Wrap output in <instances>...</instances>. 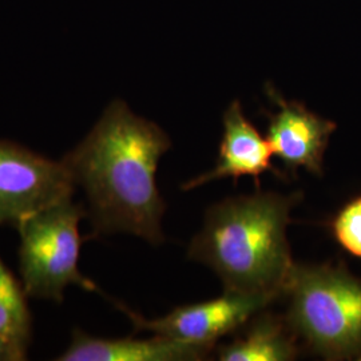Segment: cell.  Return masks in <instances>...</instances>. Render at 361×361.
Masks as SVG:
<instances>
[{
  "mask_svg": "<svg viewBox=\"0 0 361 361\" xmlns=\"http://www.w3.org/2000/svg\"><path fill=\"white\" fill-rule=\"evenodd\" d=\"M26 292L0 259V340L13 349L18 360L26 359L31 338V316Z\"/></svg>",
  "mask_w": 361,
  "mask_h": 361,
  "instance_id": "obj_11",
  "label": "cell"
},
{
  "mask_svg": "<svg viewBox=\"0 0 361 361\" xmlns=\"http://www.w3.org/2000/svg\"><path fill=\"white\" fill-rule=\"evenodd\" d=\"M171 147L153 122L121 101L109 106L86 140L62 161L86 192L94 234L131 233L150 244L165 237L166 204L155 182L161 157Z\"/></svg>",
  "mask_w": 361,
  "mask_h": 361,
  "instance_id": "obj_1",
  "label": "cell"
},
{
  "mask_svg": "<svg viewBox=\"0 0 361 361\" xmlns=\"http://www.w3.org/2000/svg\"><path fill=\"white\" fill-rule=\"evenodd\" d=\"M273 302L276 300L271 297L225 290L217 298L177 307L155 320H146L122 304L116 305L126 313L137 331H147L183 343L216 347L221 337L237 332L252 316L271 307Z\"/></svg>",
  "mask_w": 361,
  "mask_h": 361,
  "instance_id": "obj_6",
  "label": "cell"
},
{
  "mask_svg": "<svg viewBox=\"0 0 361 361\" xmlns=\"http://www.w3.org/2000/svg\"><path fill=\"white\" fill-rule=\"evenodd\" d=\"M302 192H257L209 207L188 256L214 271L229 292L279 301L295 265L286 231Z\"/></svg>",
  "mask_w": 361,
  "mask_h": 361,
  "instance_id": "obj_2",
  "label": "cell"
},
{
  "mask_svg": "<svg viewBox=\"0 0 361 361\" xmlns=\"http://www.w3.org/2000/svg\"><path fill=\"white\" fill-rule=\"evenodd\" d=\"M280 300L302 348L324 360L361 361V279L344 262H295Z\"/></svg>",
  "mask_w": 361,
  "mask_h": 361,
  "instance_id": "obj_3",
  "label": "cell"
},
{
  "mask_svg": "<svg viewBox=\"0 0 361 361\" xmlns=\"http://www.w3.org/2000/svg\"><path fill=\"white\" fill-rule=\"evenodd\" d=\"M336 125L314 116L301 104L281 102V109L271 116L268 142L285 169L295 176L298 169L323 176L324 155Z\"/></svg>",
  "mask_w": 361,
  "mask_h": 361,
  "instance_id": "obj_7",
  "label": "cell"
},
{
  "mask_svg": "<svg viewBox=\"0 0 361 361\" xmlns=\"http://www.w3.org/2000/svg\"><path fill=\"white\" fill-rule=\"evenodd\" d=\"M75 182L63 162L0 141V225L18 226L39 212L73 197Z\"/></svg>",
  "mask_w": 361,
  "mask_h": 361,
  "instance_id": "obj_5",
  "label": "cell"
},
{
  "mask_svg": "<svg viewBox=\"0 0 361 361\" xmlns=\"http://www.w3.org/2000/svg\"><path fill=\"white\" fill-rule=\"evenodd\" d=\"M86 210L71 198L44 209L20 222V271L27 296L63 301V290L78 285L86 290H99L78 269L80 249L79 221Z\"/></svg>",
  "mask_w": 361,
  "mask_h": 361,
  "instance_id": "obj_4",
  "label": "cell"
},
{
  "mask_svg": "<svg viewBox=\"0 0 361 361\" xmlns=\"http://www.w3.org/2000/svg\"><path fill=\"white\" fill-rule=\"evenodd\" d=\"M19 361L15 352L0 340V361Z\"/></svg>",
  "mask_w": 361,
  "mask_h": 361,
  "instance_id": "obj_13",
  "label": "cell"
},
{
  "mask_svg": "<svg viewBox=\"0 0 361 361\" xmlns=\"http://www.w3.org/2000/svg\"><path fill=\"white\" fill-rule=\"evenodd\" d=\"M216 347L183 343L166 336L152 338H97L75 331L73 343L56 360L63 361H198Z\"/></svg>",
  "mask_w": 361,
  "mask_h": 361,
  "instance_id": "obj_9",
  "label": "cell"
},
{
  "mask_svg": "<svg viewBox=\"0 0 361 361\" xmlns=\"http://www.w3.org/2000/svg\"><path fill=\"white\" fill-rule=\"evenodd\" d=\"M271 157L273 152L268 140L259 135L257 130L246 121L240 104L234 102L224 118V135L216 168L183 183L180 189L185 192L193 190L210 180L221 178H232L237 183L244 176L253 177L256 188L259 189L261 176L269 170L280 178L285 177L273 166Z\"/></svg>",
  "mask_w": 361,
  "mask_h": 361,
  "instance_id": "obj_8",
  "label": "cell"
},
{
  "mask_svg": "<svg viewBox=\"0 0 361 361\" xmlns=\"http://www.w3.org/2000/svg\"><path fill=\"white\" fill-rule=\"evenodd\" d=\"M269 308V307H268ZM265 308L252 316L231 343L217 348L221 361H290L302 347L284 313Z\"/></svg>",
  "mask_w": 361,
  "mask_h": 361,
  "instance_id": "obj_10",
  "label": "cell"
},
{
  "mask_svg": "<svg viewBox=\"0 0 361 361\" xmlns=\"http://www.w3.org/2000/svg\"><path fill=\"white\" fill-rule=\"evenodd\" d=\"M329 228L336 243L361 259V194L343 205L331 219Z\"/></svg>",
  "mask_w": 361,
  "mask_h": 361,
  "instance_id": "obj_12",
  "label": "cell"
}]
</instances>
